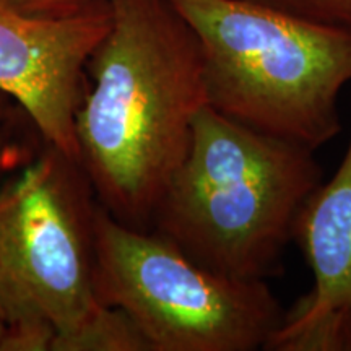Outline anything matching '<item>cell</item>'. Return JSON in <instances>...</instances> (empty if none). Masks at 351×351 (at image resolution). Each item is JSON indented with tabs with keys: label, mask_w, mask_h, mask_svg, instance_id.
Returning a JSON list of instances; mask_svg holds the SVG:
<instances>
[{
	"label": "cell",
	"mask_w": 351,
	"mask_h": 351,
	"mask_svg": "<svg viewBox=\"0 0 351 351\" xmlns=\"http://www.w3.org/2000/svg\"><path fill=\"white\" fill-rule=\"evenodd\" d=\"M111 26L86 67L78 161L98 204L150 230L207 106L199 38L168 0H108Z\"/></svg>",
	"instance_id": "cell-1"
},
{
	"label": "cell",
	"mask_w": 351,
	"mask_h": 351,
	"mask_svg": "<svg viewBox=\"0 0 351 351\" xmlns=\"http://www.w3.org/2000/svg\"><path fill=\"white\" fill-rule=\"evenodd\" d=\"M314 150L204 106L152 226L205 269L238 280L283 271L304 202L322 184Z\"/></svg>",
	"instance_id": "cell-2"
},
{
	"label": "cell",
	"mask_w": 351,
	"mask_h": 351,
	"mask_svg": "<svg viewBox=\"0 0 351 351\" xmlns=\"http://www.w3.org/2000/svg\"><path fill=\"white\" fill-rule=\"evenodd\" d=\"M199 38L207 104L311 150L341 132L351 28L247 0H168Z\"/></svg>",
	"instance_id": "cell-3"
},
{
	"label": "cell",
	"mask_w": 351,
	"mask_h": 351,
	"mask_svg": "<svg viewBox=\"0 0 351 351\" xmlns=\"http://www.w3.org/2000/svg\"><path fill=\"white\" fill-rule=\"evenodd\" d=\"M95 291L134 320L152 351L265 350L285 313L269 283L219 275L153 230L95 219Z\"/></svg>",
	"instance_id": "cell-4"
},
{
	"label": "cell",
	"mask_w": 351,
	"mask_h": 351,
	"mask_svg": "<svg viewBox=\"0 0 351 351\" xmlns=\"http://www.w3.org/2000/svg\"><path fill=\"white\" fill-rule=\"evenodd\" d=\"M98 207L80 161L44 142L32 163L0 186V319L7 326H49L56 346L101 304Z\"/></svg>",
	"instance_id": "cell-5"
},
{
	"label": "cell",
	"mask_w": 351,
	"mask_h": 351,
	"mask_svg": "<svg viewBox=\"0 0 351 351\" xmlns=\"http://www.w3.org/2000/svg\"><path fill=\"white\" fill-rule=\"evenodd\" d=\"M109 26L108 0L67 19H38L0 0V91L25 112L41 142L77 161L86 67Z\"/></svg>",
	"instance_id": "cell-6"
},
{
	"label": "cell",
	"mask_w": 351,
	"mask_h": 351,
	"mask_svg": "<svg viewBox=\"0 0 351 351\" xmlns=\"http://www.w3.org/2000/svg\"><path fill=\"white\" fill-rule=\"evenodd\" d=\"M293 243L301 249L314 282L285 317L351 306V135L339 169L302 205Z\"/></svg>",
	"instance_id": "cell-7"
},
{
	"label": "cell",
	"mask_w": 351,
	"mask_h": 351,
	"mask_svg": "<svg viewBox=\"0 0 351 351\" xmlns=\"http://www.w3.org/2000/svg\"><path fill=\"white\" fill-rule=\"evenodd\" d=\"M265 350L351 351V306L332 307L301 319L285 317Z\"/></svg>",
	"instance_id": "cell-8"
},
{
	"label": "cell",
	"mask_w": 351,
	"mask_h": 351,
	"mask_svg": "<svg viewBox=\"0 0 351 351\" xmlns=\"http://www.w3.org/2000/svg\"><path fill=\"white\" fill-rule=\"evenodd\" d=\"M54 351H152L135 322L116 306L101 304Z\"/></svg>",
	"instance_id": "cell-9"
},
{
	"label": "cell",
	"mask_w": 351,
	"mask_h": 351,
	"mask_svg": "<svg viewBox=\"0 0 351 351\" xmlns=\"http://www.w3.org/2000/svg\"><path fill=\"white\" fill-rule=\"evenodd\" d=\"M258 5L317 21L351 28V0H247Z\"/></svg>",
	"instance_id": "cell-10"
},
{
	"label": "cell",
	"mask_w": 351,
	"mask_h": 351,
	"mask_svg": "<svg viewBox=\"0 0 351 351\" xmlns=\"http://www.w3.org/2000/svg\"><path fill=\"white\" fill-rule=\"evenodd\" d=\"M16 10L38 19H67L78 15L99 0H5Z\"/></svg>",
	"instance_id": "cell-11"
},
{
	"label": "cell",
	"mask_w": 351,
	"mask_h": 351,
	"mask_svg": "<svg viewBox=\"0 0 351 351\" xmlns=\"http://www.w3.org/2000/svg\"><path fill=\"white\" fill-rule=\"evenodd\" d=\"M13 108H19L15 104V101L10 99L7 95H3L2 91H0V137L3 135V130H5V127L8 124V117H10V111Z\"/></svg>",
	"instance_id": "cell-12"
},
{
	"label": "cell",
	"mask_w": 351,
	"mask_h": 351,
	"mask_svg": "<svg viewBox=\"0 0 351 351\" xmlns=\"http://www.w3.org/2000/svg\"><path fill=\"white\" fill-rule=\"evenodd\" d=\"M5 332H7V324L0 319V351H2V343H3V339H5Z\"/></svg>",
	"instance_id": "cell-13"
}]
</instances>
